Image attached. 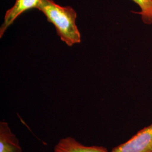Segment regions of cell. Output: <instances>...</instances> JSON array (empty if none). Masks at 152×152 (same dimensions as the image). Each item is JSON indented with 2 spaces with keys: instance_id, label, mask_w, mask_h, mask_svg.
<instances>
[{
  "instance_id": "1",
  "label": "cell",
  "mask_w": 152,
  "mask_h": 152,
  "mask_svg": "<svg viewBox=\"0 0 152 152\" xmlns=\"http://www.w3.org/2000/svg\"><path fill=\"white\" fill-rule=\"evenodd\" d=\"M37 9L54 25L61 39L69 46L81 42V34L76 24L77 14L71 6H61L53 0H42Z\"/></svg>"
},
{
  "instance_id": "2",
  "label": "cell",
  "mask_w": 152,
  "mask_h": 152,
  "mask_svg": "<svg viewBox=\"0 0 152 152\" xmlns=\"http://www.w3.org/2000/svg\"><path fill=\"white\" fill-rule=\"evenodd\" d=\"M109 152H152V124Z\"/></svg>"
},
{
  "instance_id": "3",
  "label": "cell",
  "mask_w": 152,
  "mask_h": 152,
  "mask_svg": "<svg viewBox=\"0 0 152 152\" xmlns=\"http://www.w3.org/2000/svg\"><path fill=\"white\" fill-rule=\"evenodd\" d=\"M41 1L42 0H16L14 5L6 12L4 22L0 28V37H2L7 28L18 16L28 10L37 9Z\"/></svg>"
},
{
  "instance_id": "4",
  "label": "cell",
  "mask_w": 152,
  "mask_h": 152,
  "mask_svg": "<svg viewBox=\"0 0 152 152\" xmlns=\"http://www.w3.org/2000/svg\"><path fill=\"white\" fill-rule=\"evenodd\" d=\"M54 152H109L106 148L99 146H86L72 137L60 139L55 145Z\"/></svg>"
},
{
  "instance_id": "5",
  "label": "cell",
  "mask_w": 152,
  "mask_h": 152,
  "mask_svg": "<svg viewBox=\"0 0 152 152\" xmlns=\"http://www.w3.org/2000/svg\"><path fill=\"white\" fill-rule=\"evenodd\" d=\"M0 152H23L19 140L5 121L0 122Z\"/></svg>"
},
{
  "instance_id": "6",
  "label": "cell",
  "mask_w": 152,
  "mask_h": 152,
  "mask_svg": "<svg viewBox=\"0 0 152 152\" xmlns=\"http://www.w3.org/2000/svg\"><path fill=\"white\" fill-rule=\"evenodd\" d=\"M141 9V11L136 12L141 15L142 22L146 24H152V0H132Z\"/></svg>"
}]
</instances>
